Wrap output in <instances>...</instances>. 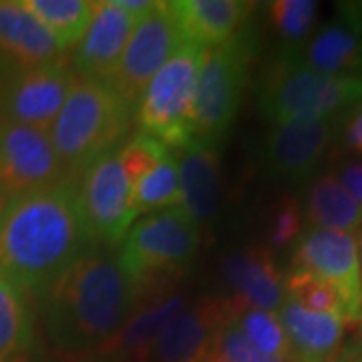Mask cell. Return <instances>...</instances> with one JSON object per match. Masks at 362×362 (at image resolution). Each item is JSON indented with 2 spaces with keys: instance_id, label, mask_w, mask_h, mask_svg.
I'll return each mask as SVG.
<instances>
[{
  "instance_id": "4dcf8cb0",
  "label": "cell",
  "mask_w": 362,
  "mask_h": 362,
  "mask_svg": "<svg viewBox=\"0 0 362 362\" xmlns=\"http://www.w3.org/2000/svg\"><path fill=\"white\" fill-rule=\"evenodd\" d=\"M211 356L223 362H282L270 358L262 354L258 349H254L247 342V338L240 332V328L232 320H228V312H226V320L218 328L216 338H214Z\"/></svg>"
},
{
  "instance_id": "9a60e30c",
  "label": "cell",
  "mask_w": 362,
  "mask_h": 362,
  "mask_svg": "<svg viewBox=\"0 0 362 362\" xmlns=\"http://www.w3.org/2000/svg\"><path fill=\"white\" fill-rule=\"evenodd\" d=\"M223 320L226 300H202L169 320L157 338L153 352L159 362H206Z\"/></svg>"
},
{
  "instance_id": "9c48e42d",
  "label": "cell",
  "mask_w": 362,
  "mask_h": 362,
  "mask_svg": "<svg viewBox=\"0 0 362 362\" xmlns=\"http://www.w3.org/2000/svg\"><path fill=\"white\" fill-rule=\"evenodd\" d=\"M183 42L169 2H156L153 11L135 23L109 85L125 103L137 101L147 83Z\"/></svg>"
},
{
  "instance_id": "5bb4252c",
  "label": "cell",
  "mask_w": 362,
  "mask_h": 362,
  "mask_svg": "<svg viewBox=\"0 0 362 362\" xmlns=\"http://www.w3.org/2000/svg\"><path fill=\"white\" fill-rule=\"evenodd\" d=\"M185 306L187 300L183 294L171 292L169 286L157 288L151 296L147 294L141 298V302L131 312L129 320L99 354H111L117 362H147L161 330Z\"/></svg>"
},
{
  "instance_id": "d6986e66",
  "label": "cell",
  "mask_w": 362,
  "mask_h": 362,
  "mask_svg": "<svg viewBox=\"0 0 362 362\" xmlns=\"http://www.w3.org/2000/svg\"><path fill=\"white\" fill-rule=\"evenodd\" d=\"M0 57L28 71L57 61L63 51L23 2L6 0L0 2Z\"/></svg>"
},
{
  "instance_id": "f35d334b",
  "label": "cell",
  "mask_w": 362,
  "mask_h": 362,
  "mask_svg": "<svg viewBox=\"0 0 362 362\" xmlns=\"http://www.w3.org/2000/svg\"><path fill=\"white\" fill-rule=\"evenodd\" d=\"M330 362H332V361H330Z\"/></svg>"
},
{
  "instance_id": "4fadbf2b",
  "label": "cell",
  "mask_w": 362,
  "mask_h": 362,
  "mask_svg": "<svg viewBox=\"0 0 362 362\" xmlns=\"http://www.w3.org/2000/svg\"><path fill=\"white\" fill-rule=\"evenodd\" d=\"M135 23L133 16L117 6L115 0L93 2V21L75 54L78 77L109 83Z\"/></svg>"
},
{
  "instance_id": "277c9868",
  "label": "cell",
  "mask_w": 362,
  "mask_h": 362,
  "mask_svg": "<svg viewBox=\"0 0 362 362\" xmlns=\"http://www.w3.org/2000/svg\"><path fill=\"white\" fill-rule=\"evenodd\" d=\"M206 52V47L183 42L147 83L137 111L141 133L156 137L165 147L185 149L194 143L192 103Z\"/></svg>"
},
{
  "instance_id": "ba28073f",
  "label": "cell",
  "mask_w": 362,
  "mask_h": 362,
  "mask_svg": "<svg viewBox=\"0 0 362 362\" xmlns=\"http://www.w3.org/2000/svg\"><path fill=\"white\" fill-rule=\"evenodd\" d=\"M131 183L119 161V151L111 149L85 169L78 189V206L93 242L115 246L133 228Z\"/></svg>"
},
{
  "instance_id": "f546056e",
  "label": "cell",
  "mask_w": 362,
  "mask_h": 362,
  "mask_svg": "<svg viewBox=\"0 0 362 362\" xmlns=\"http://www.w3.org/2000/svg\"><path fill=\"white\" fill-rule=\"evenodd\" d=\"M168 153V147L151 135L139 133L137 137H133L119 151V161H121V168L129 180L131 187L141 180L145 173H149L156 168Z\"/></svg>"
},
{
  "instance_id": "ac0fdd59",
  "label": "cell",
  "mask_w": 362,
  "mask_h": 362,
  "mask_svg": "<svg viewBox=\"0 0 362 362\" xmlns=\"http://www.w3.org/2000/svg\"><path fill=\"white\" fill-rule=\"evenodd\" d=\"M181 207L195 223L214 220L221 206V165L214 143H192L177 161Z\"/></svg>"
},
{
  "instance_id": "7a4b0ae2",
  "label": "cell",
  "mask_w": 362,
  "mask_h": 362,
  "mask_svg": "<svg viewBox=\"0 0 362 362\" xmlns=\"http://www.w3.org/2000/svg\"><path fill=\"white\" fill-rule=\"evenodd\" d=\"M45 322L66 358L101 350L129 320L137 290L119 258L87 252L45 292Z\"/></svg>"
},
{
  "instance_id": "44dd1931",
  "label": "cell",
  "mask_w": 362,
  "mask_h": 362,
  "mask_svg": "<svg viewBox=\"0 0 362 362\" xmlns=\"http://www.w3.org/2000/svg\"><path fill=\"white\" fill-rule=\"evenodd\" d=\"M185 42L218 47L235 37L250 4L240 0H175L169 2Z\"/></svg>"
},
{
  "instance_id": "8fae6325",
  "label": "cell",
  "mask_w": 362,
  "mask_h": 362,
  "mask_svg": "<svg viewBox=\"0 0 362 362\" xmlns=\"http://www.w3.org/2000/svg\"><path fill=\"white\" fill-rule=\"evenodd\" d=\"M75 77L77 73H73L65 57H59L47 65L21 71L4 90L0 117L28 127L51 131L71 93Z\"/></svg>"
},
{
  "instance_id": "52a82bcc",
  "label": "cell",
  "mask_w": 362,
  "mask_h": 362,
  "mask_svg": "<svg viewBox=\"0 0 362 362\" xmlns=\"http://www.w3.org/2000/svg\"><path fill=\"white\" fill-rule=\"evenodd\" d=\"M356 101H362V77L324 75L294 63L272 75L259 107L272 123L282 125L294 119H328Z\"/></svg>"
},
{
  "instance_id": "8d00e7d4",
  "label": "cell",
  "mask_w": 362,
  "mask_h": 362,
  "mask_svg": "<svg viewBox=\"0 0 362 362\" xmlns=\"http://www.w3.org/2000/svg\"><path fill=\"white\" fill-rule=\"evenodd\" d=\"M358 349H361V352H362V320H358Z\"/></svg>"
},
{
  "instance_id": "7402d4cb",
  "label": "cell",
  "mask_w": 362,
  "mask_h": 362,
  "mask_svg": "<svg viewBox=\"0 0 362 362\" xmlns=\"http://www.w3.org/2000/svg\"><path fill=\"white\" fill-rule=\"evenodd\" d=\"M300 65L337 77H342V73L346 71L361 69L362 39L356 25L340 21L334 25L324 26L308 45Z\"/></svg>"
},
{
  "instance_id": "6da1fadb",
  "label": "cell",
  "mask_w": 362,
  "mask_h": 362,
  "mask_svg": "<svg viewBox=\"0 0 362 362\" xmlns=\"http://www.w3.org/2000/svg\"><path fill=\"white\" fill-rule=\"evenodd\" d=\"M90 244L66 177L0 202V278L18 292H47Z\"/></svg>"
},
{
  "instance_id": "74e56055",
  "label": "cell",
  "mask_w": 362,
  "mask_h": 362,
  "mask_svg": "<svg viewBox=\"0 0 362 362\" xmlns=\"http://www.w3.org/2000/svg\"><path fill=\"white\" fill-rule=\"evenodd\" d=\"M206 362H223V361H220V358H214V356H209Z\"/></svg>"
},
{
  "instance_id": "f1b7e54d",
  "label": "cell",
  "mask_w": 362,
  "mask_h": 362,
  "mask_svg": "<svg viewBox=\"0 0 362 362\" xmlns=\"http://www.w3.org/2000/svg\"><path fill=\"white\" fill-rule=\"evenodd\" d=\"M318 4L312 0H278L270 4V18L286 40L298 42L310 33Z\"/></svg>"
},
{
  "instance_id": "3957f363",
  "label": "cell",
  "mask_w": 362,
  "mask_h": 362,
  "mask_svg": "<svg viewBox=\"0 0 362 362\" xmlns=\"http://www.w3.org/2000/svg\"><path fill=\"white\" fill-rule=\"evenodd\" d=\"M129 119L131 105L109 83L77 75L49 131L63 171L87 169L97 157L115 149Z\"/></svg>"
},
{
  "instance_id": "603a6c76",
  "label": "cell",
  "mask_w": 362,
  "mask_h": 362,
  "mask_svg": "<svg viewBox=\"0 0 362 362\" xmlns=\"http://www.w3.org/2000/svg\"><path fill=\"white\" fill-rule=\"evenodd\" d=\"M306 218L314 230H330V232L354 233L362 230V206H358L352 195L340 185L334 173H326L314 181Z\"/></svg>"
},
{
  "instance_id": "e0dca14e",
  "label": "cell",
  "mask_w": 362,
  "mask_h": 362,
  "mask_svg": "<svg viewBox=\"0 0 362 362\" xmlns=\"http://www.w3.org/2000/svg\"><path fill=\"white\" fill-rule=\"evenodd\" d=\"M221 276L238 300L259 310L276 312L284 304V282L270 250L247 247L221 262Z\"/></svg>"
},
{
  "instance_id": "d590c367",
  "label": "cell",
  "mask_w": 362,
  "mask_h": 362,
  "mask_svg": "<svg viewBox=\"0 0 362 362\" xmlns=\"http://www.w3.org/2000/svg\"><path fill=\"white\" fill-rule=\"evenodd\" d=\"M356 247H358V284H361V294H358V312H356V320H362V230L358 240H356Z\"/></svg>"
},
{
  "instance_id": "8992f818",
  "label": "cell",
  "mask_w": 362,
  "mask_h": 362,
  "mask_svg": "<svg viewBox=\"0 0 362 362\" xmlns=\"http://www.w3.org/2000/svg\"><path fill=\"white\" fill-rule=\"evenodd\" d=\"M250 65L246 35L207 49L199 69L192 103L194 143H214L230 127L238 111Z\"/></svg>"
},
{
  "instance_id": "5b68a950",
  "label": "cell",
  "mask_w": 362,
  "mask_h": 362,
  "mask_svg": "<svg viewBox=\"0 0 362 362\" xmlns=\"http://www.w3.org/2000/svg\"><path fill=\"white\" fill-rule=\"evenodd\" d=\"M199 230L181 206L137 221L127 233L119 264L137 288L163 282L194 258Z\"/></svg>"
},
{
  "instance_id": "d6a6232c",
  "label": "cell",
  "mask_w": 362,
  "mask_h": 362,
  "mask_svg": "<svg viewBox=\"0 0 362 362\" xmlns=\"http://www.w3.org/2000/svg\"><path fill=\"white\" fill-rule=\"evenodd\" d=\"M337 180L352 195V199L362 206V161H352L342 165L337 173Z\"/></svg>"
},
{
  "instance_id": "d4e9b609",
  "label": "cell",
  "mask_w": 362,
  "mask_h": 362,
  "mask_svg": "<svg viewBox=\"0 0 362 362\" xmlns=\"http://www.w3.org/2000/svg\"><path fill=\"white\" fill-rule=\"evenodd\" d=\"M228 320H232L247 342L262 354L282 362H292V352L282 322L276 312L259 310L244 304L238 298L226 300Z\"/></svg>"
},
{
  "instance_id": "83f0119b",
  "label": "cell",
  "mask_w": 362,
  "mask_h": 362,
  "mask_svg": "<svg viewBox=\"0 0 362 362\" xmlns=\"http://www.w3.org/2000/svg\"><path fill=\"white\" fill-rule=\"evenodd\" d=\"M284 294L288 296L286 300L294 302L306 310L318 312V314H332V316L344 318L349 322L346 306H344L337 288L324 282L322 278L314 276L310 272H292L290 278L286 280Z\"/></svg>"
},
{
  "instance_id": "7c38bea8",
  "label": "cell",
  "mask_w": 362,
  "mask_h": 362,
  "mask_svg": "<svg viewBox=\"0 0 362 362\" xmlns=\"http://www.w3.org/2000/svg\"><path fill=\"white\" fill-rule=\"evenodd\" d=\"M294 270L310 272L332 284L346 306L349 322L358 312V247L352 233L310 230L300 238L294 254Z\"/></svg>"
},
{
  "instance_id": "cb8c5ba5",
  "label": "cell",
  "mask_w": 362,
  "mask_h": 362,
  "mask_svg": "<svg viewBox=\"0 0 362 362\" xmlns=\"http://www.w3.org/2000/svg\"><path fill=\"white\" fill-rule=\"evenodd\" d=\"M28 13L49 30L59 49H73L93 21V2L87 0H23Z\"/></svg>"
},
{
  "instance_id": "e575fe53",
  "label": "cell",
  "mask_w": 362,
  "mask_h": 362,
  "mask_svg": "<svg viewBox=\"0 0 362 362\" xmlns=\"http://www.w3.org/2000/svg\"><path fill=\"white\" fill-rule=\"evenodd\" d=\"M344 137H346V145H349L350 149L362 153V107L354 113V117L350 119Z\"/></svg>"
},
{
  "instance_id": "ffe728a7",
  "label": "cell",
  "mask_w": 362,
  "mask_h": 362,
  "mask_svg": "<svg viewBox=\"0 0 362 362\" xmlns=\"http://www.w3.org/2000/svg\"><path fill=\"white\" fill-rule=\"evenodd\" d=\"M284 328L292 362H330L342 342L346 320L318 314L284 300L278 314Z\"/></svg>"
},
{
  "instance_id": "1f68e13d",
  "label": "cell",
  "mask_w": 362,
  "mask_h": 362,
  "mask_svg": "<svg viewBox=\"0 0 362 362\" xmlns=\"http://www.w3.org/2000/svg\"><path fill=\"white\" fill-rule=\"evenodd\" d=\"M300 226H302V218H300V207H298L296 199L292 197H284L270 221V240L272 247H282L290 244L292 240H296L300 233Z\"/></svg>"
},
{
  "instance_id": "484cf974",
  "label": "cell",
  "mask_w": 362,
  "mask_h": 362,
  "mask_svg": "<svg viewBox=\"0 0 362 362\" xmlns=\"http://www.w3.org/2000/svg\"><path fill=\"white\" fill-rule=\"evenodd\" d=\"M33 342L23 294L0 278V362H25Z\"/></svg>"
},
{
  "instance_id": "2e32d148",
  "label": "cell",
  "mask_w": 362,
  "mask_h": 362,
  "mask_svg": "<svg viewBox=\"0 0 362 362\" xmlns=\"http://www.w3.org/2000/svg\"><path fill=\"white\" fill-rule=\"evenodd\" d=\"M332 119H294L272 131L266 145L270 169L288 180L306 177L332 139Z\"/></svg>"
},
{
  "instance_id": "4316f807",
  "label": "cell",
  "mask_w": 362,
  "mask_h": 362,
  "mask_svg": "<svg viewBox=\"0 0 362 362\" xmlns=\"http://www.w3.org/2000/svg\"><path fill=\"white\" fill-rule=\"evenodd\" d=\"M181 206L177 159L168 153L131 189V211L135 218L161 207Z\"/></svg>"
},
{
  "instance_id": "30bf717a",
  "label": "cell",
  "mask_w": 362,
  "mask_h": 362,
  "mask_svg": "<svg viewBox=\"0 0 362 362\" xmlns=\"http://www.w3.org/2000/svg\"><path fill=\"white\" fill-rule=\"evenodd\" d=\"M49 131L0 117V202L63 180Z\"/></svg>"
},
{
  "instance_id": "836d02e7",
  "label": "cell",
  "mask_w": 362,
  "mask_h": 362,
  "mask_svg": "<svg viewBox=\"0 0 362 362\" xmlns=\"http://www.w3.org/2000/svg\"><path fill=\"white\" fill-rule=\"evenodd\" d=\"M115 4L121 11H125L129 16H133L135 21H141L143 16L151 13L156 6L153 0H115Z\"/></svg>"
}]
</instances>
